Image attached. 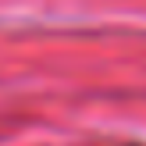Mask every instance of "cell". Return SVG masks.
Masks as SVG:
<instances>
[{"mask_svg": "<svg viewBox=\"0 0 146 146\" xmlns=\"http://www.w3.org/2000/svg\"><path fill=\"white\" fill-rule=\"evenodd\" d=\"M125 146H135V143H125Z\"/></svg>", "mask_w": 146, "mask_h": 146, "instance_id": "6da1fadb", "label": "cell"}]
</instances>
